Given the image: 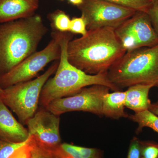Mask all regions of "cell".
Instances as JSON below:
<instances>
[{
	"instance_id": "6da1fadb",
	"label": "cell",
	"mask_w": 158,
	"mask_h": 158,
	"mask_svg": "<svg viewBox=\"0 0 158 158\" xmlns=\"http://www.w3.org/2000/svg\"><path fill=\"white\" fill-rule=\"evenodd\" d=\"M126 52L115 29L109 27L88 30L84 36L69 40L67 46L71 64L90 75L107 72Z\"/></svg>"
},
{
	"instance_id": "7a4b0ae2",
	"label": "cell",
	"mask_w": 158,
	"mask_h": 158,
	"mask_svg": "<svg viewBox=\"0 0 158 158\" xmlns=\"http://www.w3.org/2000/svg\"><path fill=\"white\" fill-rule=\"evenodd\" d=\"M47 31L38 15L1 23L0 75L36 52Z\"/></svg>"
},
{
	"instance_id": "3957f363",
	"label": "cell",
	"mask_w": 158,
	"mask_h": 158,
	"mask_svg": "<svg viewBox=\"0 0 158 158\" xmlns=\"http://www.w3.org/2000/svg\"><path fill=\"white\" fill-rule=\"evenodd\" d=\"M72 37L70 32L62 33L58 68L54 76L47 81L41 90L39 104L44 107L54 100L72 96L92 85H104L113 91L120 90L110 81L107 72L88 74L71 64L68 60L67 46Z\"/></svg>"
},
{
	"instance_id": "277c9868",
	"label": "cell",
	"mask_w": 158,
	"mask_h": 158,
	"mask_svg": "<svg viewBox=\"0 0 158 158\" xmlns=\"http://www.w3.org/2000/svg\"><path fill=\"white\" fill-rule=\"evenodd\" d=\"M110 81L121 90L137 84L158 86V44L127 51L107 71Z\"/></svg>"
},
{
	"instance_id": "5b68a950",
	"label": "cell",
	"mask_w": 158,
	"mask_h": 158,
	"mask_svg": "<svg viewBox=\"0 0 158 158\" xmlns=\"http://www.w3.org/2000/svg\"><path fill=\"white\" fill-rule=\"evenodd\" d=\"M59 64L57 60L54 61L41 75L3 89V94L0 98L16 114L22 124H26L38 110L43 87L55 73Z\"/></svg>"
},
{
	"instance_id": "8992f818",
	"label": "cell",
	"mask_w": 158,
	"mask_h": 158,
	"mask_svg": "<svg viewBox=\"0 0 158 158\" xmlns=\"http://www.w3.org/2000/svg\"><path fill=\"white\" fill-rule=\"evenodd\" d=\"M62 32L53 30L52 39L45 48L29 56L11 70L0 75L2 89L34 79L48 64L60 59Z\"/></svg>"
},
{
	"instance_id": "52a82bcc",
	"label": "cell",
	"mask_w": 158,
	"mask_h": 158,
	"mask_svg": "<svg viewBox=\"0 0 158 158\" xmlns=\"http://www.w3.org/2000/svg\"><path fill=\"white\" fill-rule=\"evenodd\" d=\"M77 7L88 30L105 27L116 29L137 12L106 0H84Z\"/></svg>"
},
{
	"instance_id": "ba28073f",
	"label": "cell",
	"mask_w": 158,
	"mask_h": 158,
	"mask_svg": "<svg viewBox=\"0 0 158 158\" xmlns=\"http://www.w3.org/2000/svg\"><path fill=\"white\" fill-rule=\"evenodd\" d=\"M110 90L104 85L88 86L72 96L54 100L44 108L58 116L72 111H83L102 116L103 98Z\"/></svg>"
},
{
	"instance_id": "9c48e42d",
	"label": "cell",
	"mask_w": 158,
	"mask_h": 158,
	"mask_svg": "<svg viewBox=\"0 0 158 158\" xmlns=\"http://www.w3.org/2000/svg\"><path fill=\"white\" fill-rule=\"evenodd\" d=\"M43 108L26 122L29 136L33 137L40 146L52 151L61 144L59 116Z\"/></svg>"
},
{
	"instance_id": "30bf717a",
	"label": "cell",
	"mask_w": 158,
	"mask_h": 158,
	"mask_svg": "<svg viewBox=\"0 0 158 158\" xmlns=\"http://www.w3.org/2000/svg\"><path fill=\"white\" fill-rule=\"evenodd\" d=\"M27 128L16 120L0 98V139L19 143L27 140Z\"/></svg>"
},
{
	"instance_id": "8fae6325",
	"label": "cell",
	"mask_w": 158,
	"mask_h": 158,
	"mask_svg": "<svg viewBox=\"0 0 158 158\" xmlns=\"http://www.w3.org/2000/svg\"><path fill=\"white\" fill-rule=\"evenodd\" d=\"M126 23L135 36L140 48L158 44V36L147 13L137 11Z\"/></svg>"
},
{
	"instance_id": "7c38bea8",
	"label": "cell",
	"mask_w": 158,
	"mask_h": 158,
	"mask_svg": "<svg viewBox=\"0 0 158 158\" xmlns=\"http://www.w3.org/2000/svg\"><path fill=\"white\" fill-rule=\"evenodd\" d=\"M38 7V0H0V24L32 16Z\"/></svg>"
},
{
	"instance_id": "4fadbf2b",
	"label": "cell",
	"mask_w": 158,
	"mask_h": 158,
	"mask_svg": "<svg viewBox=\"0 0 158 158\" xmlns=\"http://www.w3.org/2000/svg\"><path fill=\"white\" fill-rule=\"evenodd\" d=\"M154 87L151 84H137L128 87L125 91V107L135 113L148 110L151 104L149 91Z\"/></svg>"
},
{
	"instance_id": "5bb4252c",
	"label": "cell",
	"mask_w": 158,
	"mask_h": 158,
	"mask_svg": "<svg viewBox=\"0 0 158 158\" xmlns=\"http://www.w3.org/2000/svg\"><path fill=\"white\" fill-rule=\"evenodd\" d=\"M126 91H115L103 97L102 104V116L113 119L128 118L129 115L124 111Z\"/></svg>"
},
{
	"instance_id": "9a60e30c",
	"label": "cell",
	"mask_w": 158,
	"mask_h": 158,
	"mask_svg": "<svg viewBox=\"0 0 158 158\" xmlns=\"http://www.w3.org/2000/svg\"><path fill=\"white\" fill-rule=\"evenodd\" d=\"M53 158H103L102 152L96 148L61 143L51 151Z\"/></svg>"
},
{
	"instance_id": "2e32d148",
	"label": "cell",
	"mask_w": 158,
	"mask_h": 158,
	"mask_svg": "<svg viewBox=\"0 0 158 158\" xmlns=\"http://www.w3.org/2000/svg\"><path fill=\"white\" fill-rule=\"evenodd\" d=\"M32 144L31 136L26 141L19 143L0 139V158H30Z\"/></svg>"
},
{
	"instance_id": "e0dca14e",
	"label": "cell",
	"mask_w": 158,
	"mask_h": 158,
	"mask_svg": "<svg viewBox=\"0 0 158 158\" xmlns=\"http://www.w3.org/2000/svg\"><path fill=\"white\" fill-rule=\"evenodd\" d=\"M128 118L138 123L137 134L141 133L144 127H149L158 133V116L149 110H145L130 115Z\"/></svg>"
},
{
	"instance_id": "ac0fdd59",
	"label": "cell",
	"mask_w": 158,
	"mask_h": 158,
	"mask_svg": "<svg viewBox=\"0 0 158 158\" xmlns=\"http://www.w3.org/2000/svg\"><path fill=\"white\" fill-rule=\"evenodd\" d=\"M115 33L126 52L140 48L137 38L126 21L115 29Z\"/></svg>"
},
{
	"instance_id": "d6986e66",
	"label": "cell",
	"mask_w": 158,
	"mask_h": 158,
	"mask_svg": "<svg viewBox=\"0 0 158 158\" xmlns=\"http://www.w3.org/2000/svg\"><path fill=\"white\" fill-rule=\"evenodd\" d=\"M53 30L60 32H69L71 19L69 16L62 10H56L49 15Z\"/></svg>"
},
{
	"instance_id": "ffe728a7",
	"label": "cell",
	"mask_w": 158,
	"mask_h": 158,
	"mask_svg": "<svg viewBox=\"0 0 158 158\" xmlns=\"http://www.w3.org/2000/svg\"><path fill=\"white\" fill-rule=\"evenodd\" d=\"M118 6L128 8L136 11L147 13L151 5V0H106Z\"/></svg>"
},
{
	"instance_id": "44dd1931",
	"label": "cell",
	"mask_w": 158,
	"mask_h": 158,
	"mask_svg": "<svg viewBox=\"0 0 158 158\" xmlns=\"http://www.w3.org/2000/svg\"><path fill=\"white\" fill-rule=\"evenodd\" d=\"M141 158H158V144L154 141H140Z\"/></svg>"
},
{
	"instance_id": "7402d4cb",
	"label": "cell",
	"mask_w": 158,
	"mask_h": 158,
	"mask_svg": "<svg viewBox=\"0 0 158 158\" xmlns=\"http://www.w3.org/2000/svg\"><path fill=\"white\" fill-rule=\"evenodd\" d=\"M69 32L72 34H80L84 36L87 34L88 30L85 18L73 17L71 19Z\"/></svg>"
},
{
	"instance_id": "603a6c76",
	"label": "cell",
	"mask_w": 158,
	"mask_h": 158,
	"mask_svg": "<svg viewBox=\"0 0 158 158\" xmlns=\"http://www.w3.org/2000/svg\"><path fill=\"white\" fill-rule=\"evenodd\" d=\"M31 136L32 144L30 158H53L51 151L39 145L33 136Z\"/></svg>"
},
{
	"instance_id": "cb8c5ba5",
	"label": "cell",
	"mask_w": 158,
	"mask_h": 158,
	"mask_svg": "<svg viewBox=\"0 0 158 158\" xmlns=\"http://www.w3.org/2000/svg\"><path fill=\"white\" fill-rule=\"evenodd\" d=\"M151 5L147 13L158 36V0H151Z\"/></svg>"
},
{
	"instance_id": "d4e9b609",
	"label": "cell",
	"mask_w": 158,
	"mask_h": 158,
	"mask_svg": "<svg viewBox=\"0 0 158 158\" xmlns=\"http://www.w3.org/2000/svg\"><path fill=\"white\" fill-rule=\"evenodd\" d=\"M127 158H141L140 140L135 137L130 142Z\"/></svg>"
},
{
	"instance_id": "484cf974",
	"label": "cell",
	"mask_w": 158,
	"mask_h": 158,
	"mask_svg": "<svg viewBox=\"0 0 158 158\" xmlns=\"http://www.w3.org/2000/svg\"><path fill=\"white\" fill-rule=\"evenodd\" d=\"M148 110L158 116V104H157L151 103L150 106Z\"/></svg>"
},
{
	"instance_id": "4316f807",
	"label": "cell",
	"mask_w": 158,
	"mask_h": 158,
	"mask_svg": "<svg viewBox=\"0 0 158 158\" xmlns=\"http://www.w3.org/2000/svg\"><path fill=\"white\" fill-rule=\"evenodd\" d=\"M84 0H68L69 2L71 4L77 6H80L83 3Z\"/></svg>"
},
{
	"instance_id": "83f0119b",
	"label": "cell",
	"mask_w": 158,
	"mask_h": 158,
	"mask_svg": "<svg viewBox=\"0 0 158 158\" xmlns=\"http://www.w3.org/2000/svg\"><path fill=\"white\" fill-rule=\"evenodd\" d=\"M3 93V90L2 89V88H0V98L2 97V95Z\"/></svg>"
},
{
	"instance_id": "f1b7e54d",
	"label": "cell",
	"mask_w": 158,
	"mask_h": 158,
	"mask_svg": "<svg viewBox=\"0 0 158 158\" xmlns=\"http://www.w3.org/2000/svg\"><path fill=\"white\" fill-rule=\"evenodd\" d=\"M157 87L158 88V86H157ZM156 103V104H158V101H157V102Z\"/></svg>"
}]
</instances>
